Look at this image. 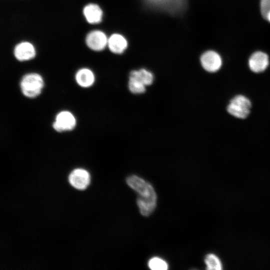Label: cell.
Returning a JSON list of instances; mask_svg holds the SVG:
<instances>
[{
    "instance_id": "cell-1",
    "label": "cell",
    "mask_w": 270,
    "mask_h": 270,
    "mask_svg": "<svg viewBox=\"0 0 270 270\" xmlns=\"http://www.w3.org/2000/svg\"><path fill=\"white\" fill-rule=\"evenodd\" d=\"M126 182L138 194L136 204L140 214L144 216L150 215L156 205V194L153 186L148 182L136 175L128 176Z\"/></svg>"
},
{
    "instance_id": "cell-2",
    "label": "cell",
    "mask_w": 270,
    "mask_h": 270,
    "mask_svg": "<svg viewBox=\"0 0 270 270\" xmlns=\"http://www.w3.org/2000/svg\"><path fill=\"white\" fill-rule=\"evenodd\" d=\"M44 86V80L40 74L30 72L21 79L20 88L22 94L26 98H34L39 96Z\"/></svg>"
},
{
    "instance_id": "cell-3",
    "label": "cell",
    "mask_w": 270,
    "mask_h": 270,
    "mask_svg": "<svg viewBox=\"0 0 270 270\" xmlns=\"http://www.w3.org/2000/svg\"><path fill=\"white\" fill-rule=\"evenodd\" d=\"M251 107V102L246 97L238 95L230 100L227 110L232 116L244 119L250 114Z\"/></svg>"
},
{
    "instance_id": "cell-4",
    "label": "cell",
    "mask_w": 270,
    "mask_h": 270,
    "mask_svg": "<svg viewBox=\"0 0 270 270\" xmlns=\"http://www.w3.org/2000/svg\"><path fill=\"white\" fill-rule=\"evenodd\" d=\"M108 38L102 30H94L90 32L86 36L85 42L91 50L100 52L108 46Z\"/></svg>"
},
{
    "instance_id": "cell-5",
    "label": "cell",
    "mask_w": 270,
    "mask_h": 270,
    "mask_svg": "<svg viewBox=\"0 0 270 270\" xmlns=\"http://www.w3.org/2000/svg\"><path fill=\"white\" fill-rule=\"evenodd\" d=\"M76 124V118L71 112L62 110L56 114L52 127L56 131L61 132L72 130Z\"/></svg>"
},
{
    "instance_id": "cell-6",
    "label": "cell",
    "mask_w": 270,
    "mask_h": 270,
    "mask_svg": "<svg viewBox=\"0 0 270 270\" xmlns=\"http://www.w3.org/2000/svg\"><path fill=\"white\" fill-rule=\"evenodd\" d=\"M36 52L34 46L28 41L21 42L14 48V55L20 62H26L34 58Z\"/></svg>"
},
{
    "instance_id": "cell-7",
    "label": "cell",
    "mask_w": 270,
    "mask_h": 270,
    "mask_svg": "<svg viewBox=\"0 0 270 270\" xmlns=\"http://www.w3.org/2000/svg\"><path fill=\"white\" fill-rule=\"evenodd\" d=\"M200 60L202 68L210 72H214L219 70L222 64L221 57L213 50L204 52L201 56Z\"/></svg>"
},
{
    "instance_id": "cell-8",
    "label": "cell",
    "mask_w": 270,
    "mask_h": 270,
    "mask_svg": "<svg viewBox=\"0 0 270 270\" xmlns=\"http://www.w3.org/2000/svg\"><path fill=\"white\" fill-rule=\"evenodd\" d=\"M82 14L86 21L90 24L100 23L103 18V11L99 5L95 3H89L82 9Z\"/></svg>"
},
{
    "instance_id": "cell-9",
    "label": "cell",
    "mask_w": 270,
    "mask_h": 270,
    "mask_svg": "<svg viewBox=\"0 0 270 270\" xmlns=\"http://www.w3.org/2000/svg\"><path fill=\"white\" fill-rule=\"evenodd\" d=\"M69 182L74 188L84 190L90 182V176L88 171L82 168L74 170L69 176Z\"/></svg>"
},
{
    "instance_id": "cell-10",
    "label": "cell",
    "mask_w": 270,
    "mask_h": 270,
    "mask_svg": "<svg viewBox=\"0 0 270 270\" xmlns=\"http://www.w3.org/2000/svg\"><path fill=\"white\" fill-rule=\"evenodd\" d=\"M269 64L268 55L262 52L254 53L250 58L248 65L250 69L254 72H264Z\"/></svg>"
},
{
    "instance_id": "cell-11",
    "label": "cell",
    "mask_w": 270,
    "mask_h": 270,
    "mask_svg": "<svg viewBox=\"0 0 270 270\" xmlns=\"http://www.w3.org/2000/svg\"><path fill=\"white\" fill-rule=\"evenodd\" d=\"M128 46L126 38L121 34L114 33L108 38V47L114 54H121L127 48Z\"/></svg>"
},
{
    "instance_id": "cell-12",
    "label": "cell",
    "mask_w": 270,
    "mask_h": 270,
    "mask_svg": "<svg viewBox=\"0 0 270 270\" xmlns=\"http://www.w3.org/2000/svg\"><path fill=\"white\" fill-rule=\"evenodd\" d=\"M75 79L79 86L86 88L93 85L95 81V76L91 70L83 68L76 72Z\"/></svg>"
},
{
    "instance_id": "cell-13",
    "label": "cell",
    "mask_w": 270,
    "mask_h": 270,
    "mask_svg": "<svg viewBox=\"0 0 270 270\" xmlns=\"http://www.w3.org/2000/svg\"><path fill=\"white\" fill-rule=\"evenodd\" d=\"M130 78L138 80L146 86L151 84L154 80L152 73L144 68L132 71L130 74Z\"/></svg>"
},
{
    "instance_id": "cell-14",
    "label": "cell",
    "mask_w": 270,
    "mask_h": 270,
    "mask_svg": "<svg viewBox=\"0 0 270 270\" xmlns=\"http://www.w3.org/2000/svg\"><path fill=\"white\" fill-rule=\"evenodd\" d=\"M204 262L208 270H221L223 268L220 258L214 254H207L204 258Z\"/></svg>"
},
{
    "instance_id": "cell-15",
    "label": "cell",
    "mask_w": 270,
    "mask_h": 270,
    "mask_svg": "<svg viewBox=\"0 0 270 270\" xmlns=\"http://www.w3.org/2000/svg\"><path fill=\"white\" fill-rule=\"evenodd\" d=\"M148 266L152 270H166L168 268L167 262L158 257L150 258L148 262Z\"/></svg>"
},
{
    "instance_id": "cell-16",
    "label": "cell",
    "mask_w": 270,
    "mask_h": 270,
    "mask_svg": "<svg viewBox=\"0 0 270 270\" xmlns=\"http://www.w3.org/2000/svg\"><path fill=\"white\" fill-rule=\"evenodd\" d=\"M128 88L130 91L134 94H142L146 90V86L138 80L130 78L128 82Z\"/></svg>"
},
{
    "instance_id": "cell-17",
    "label": "cell",
    "mask_w": 270,
    "mask_h": 270,
    "mask_svg": "<svg viewBox=\"0 0 270 270\" xmlns=\"http://www.w3.org/2000/svg\"><path fill=\"white\" fill-rule=\"evenodd\" d=\"M260 12L263 18L270 11V0H260Z\"/></svg>"
},
{
    "instance_id": "cell-18",
    "label": "cell",
    "mask_w": 270,
    "mask_h": 270,
    "mask_svg": "<svg viewBox=\"0 0 270 270\" xmlns=\"http://www.w3.org/2000/svg\"><path fill=\"white\" fill-rule=\"evenodd\" d=\"M264 18L270 22V11L266 14Z\"/></svg>"
}]
</instances>
